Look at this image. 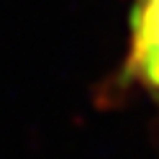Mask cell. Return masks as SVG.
<instances>
[{
  "label": "cell",
  "mask_w": 159,
  "mask_h": 159,
  "mask_svg": "<svg viewBox=\"0 0 159 159\" xmlns=\"http://www.w3.org/2000/svg\"><path fill=\"white\" fill-rule=\"evenodd\" d=\"M128 80L159 95V0H136L126 57Z\"/></svg>",
  "instance_id": "obj_1"
}]
</instances>
